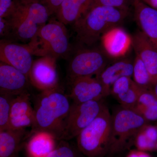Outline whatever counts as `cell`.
<instances>
[{
	"label": "cell",
	"mask_w": 157,
	"mask_h": 157,
	"mask_svg": "<svg viewBox=\"0 0 157 157\" xmlns=\"http://www.w3.org/2000/svg\"><path fill=\"white\" fill-rule=\"evenodd\" d=\"M71 105L68 97L58 88L42 92L34 107L32 133L45 132L52 135L56 140H62Z\"/></svg>",
	"instance_id": "cell-1"
},
{
	"label": "cell",
	"mask_w": 157,
	"mask_h": 157,
	"mask_svg": "<svg viewBox=\"0 0 157 157\" xmlns=\"http://www.w3.org/2000/svg\"><path fill=\"white\" fill-rule=\"evenodd\" d=\"M128 13L114 7L94 5L73 24L77 42L88 47L94 45L107 32L119 27Z\"/></svg>",
	"instance_id": "cell-2"
},
{
	"label": "cell",
	"mask_w": 157,
	"mask_h": 157,
	"mask_svg": "<svg viewBox=\"0 0 157 157\" xmlns=\"http://www.w3.org/2000/svg\"><path fill=\"white\" fill-rule=\"evenodd\" d=\"M50 15L40 0H14L6 19L10 25L11 35L22 41L31 42Z\"/></svg>",
	"instance_id": "cell-3"
},
{
	"label": "cell",
	"mask_w": 157,
	"mask_h": 157,
	"mask_svg": "<svg viewBox=\"0 0 157 157\" xmlns=\"http://www.w3.org/2000/svg\"><path fill=\"white\" fill-rule=\"evenodd\" d=\"M111 114L107 106L89 125L78 135V151L87 157H103L109 152Z\"/></svg>",
	"instance_id": "cell-4"
},
{
	"label": "cell",
	"mask_w": 157,
	"mask_h": 157,
	"mask_svg": "<svg viewBox=\"0 0 157 157\" xmlns=\"http://www.w3.org/2000/svg\"><path fill=\"white\" fill-rule=\"evenodd\" d=\"M148 121L133 109L121 106L111 114V132L109 153L128 148L147 125Z\"/></svg>",
	"instance_id": "cell-5"
},
{
	"label": "cell",
	"mask_w": 157,
	"mask_h": 157,
	"mask_svg": "<svg viewBox=\"0 0 157 157\" xmlns=\"http://www.w3.org/2000/svg\"><path fill=\"white\" fill-rule=\"evenodd\" d=\"M33 54L57 59L68 54L70 39L65 25L57 19H51L39 29L29 44Z\"/></svg>",
	"instance_id": "cell-6"
},
{
	"label": "cell",
	"mask_w": 157,
	"mask_h": 157,
	"mask_svg": "<svg viewBox=\"0 0 157 157\" xmlns=\"http://www.w3.org/2000/svg\"><path fill=\"white\" fill-rule=\"evenodd\" d=\"M102 100L71 105L65 123L62 140L76 137L94 120L106 107Z\"/></svg>",
	"instance_id": "cell-7"
},
{
	"label": "cell",
	"mask_w": 157,
	"mask_h": 157,
	"mask_svg": "<svg viewBox=\"0 0 157 157\" xmlns=\"http://www.w3.org/2000/svg\"><path fill=\"white\" fill-rule=\"evenodd\" d=\"M105 51L96 48L77 50L70 62L68 74L70 79L97 76L109 63Z\"/></svg>",
	"instance_id": "cell-8"
},
{
	"label": "cell",
	"mask_w": 157,
	"mask_h": 157,
	"mask_svg": "<svg viewBox=\"0 0 157 157\" xmlns=\"http://www.w3.org/2000/svg\"><path fill=\"white\" fill-rule=\"evenodd\" d=\"M70 80V96L74 104L101 101L110 94V90L96 77H78Z\"/></svg>",
	"instance_id": "cell-9"
},
{
	"label": "cell",
	"mask_w": 157,
	"mask_h": 157,
	"mask_svg": "<svg viewBox=\"0 0 157 157\" xmlns=\"http://www.w3.org/2000/svg\"><path fill=\"white\" fill-rule=\"evenodd\" d=\"M56 60L47 56L33 61L29 78L34 86L42 92L58 88L59 76Z\"/></svg>",
	"instance_id": "cell-10"
},
{
	"label": "cell",
	"mask_w": 157,
	"mask_h": 157,
	"mask_svg": "<svg viewBox=\"0 0 157 157\" xmlns=\"http://www.w3.org/2000/svg\"><path fill=\"white\" fill-rule=\"evenodd\" d=\"M33 51L29 45H20L6 40H1V62L16 68L29 78L33 63Z\"/></svg>",
	"instance_id": "cell-11"
},
{
	"label": "cell",
	"mask_w": 157,
	"mask_h": 157,
	"mask_svg": "<svg viewBox=\"0 0 157 157\" xmlns=\"http://www.w3.org/2000/svg\"><path fill=\"white\" fill-rule=\"evenodd\" d=\"M30 96V94L26 92L13 98L9 129L22 130L33 125L34 108L31 104Z\"/></svg>",
	"instance_id": "cell-12"
},
{
	"label": "cell",
	"mask_w": 157,
	"mask_h": 157,
	"mask_svg": "<svg viewBox=\"0 0 157 157\" xmlns=\"http://www.w3.org/2000/svg\"><path fill=\"white\" fill-rule=\"evenodd\" d=\"M29 77L14 67L0 63V93L14 97L27 91Z\"/></svg>",
	"instance_id": "cell-13"
},
{
	"label": "cell",
	"mask_w": 157,
	"mask_h": 157,
	"mask_svg": "<svg viewBox=\"0 0 157 157\" xmlns=\"http://www.w3.org/2000/svg\"><path fill=\"white\" fill-rule=\"evenodd\" d=\"M132 41L135 53L146 66L154 86L157 82V48L142 32L136 33Z\"/></svg>",
	"instance_id": "cell-14"
},
{
	"label": "cell",
	"mask_w": 157,
	"mask_h": 157,
	"mask_svg": "<svg viewBox=\"0 0 157 157\" xmlns=\"http://www.w3.org/2000/svg\"><path fill=\"white\" fill-rule=\"evenodd\" d=\"M135 19L145 36L157 48V10L141 0H136L134 5Z\"/></svg>",
	"instance_id": "cell-15"
},
{
	"label": "cell",
	"mask_w": 157,
	"mask_h": 157,
	"mask_svg": "<svg viewBox=\"0 0 157 157\" xmlns=\"http://www.w3.org/2000/svg\"><path fill=\"white\" fill-rule=\"evenodd\" d=\"M105 52L109 56L118 58L123 56L132 45V38L126 31L120 27L113 29L101 39Z\"/></svg>",
	"instance_id": "cell-16"
},
{
	"label": "cell",
	"mask_w": 157,
	"mask_h": 157,
	"mask_svg": "<svg viewBox=\"0 0 157 157\" xmlns=\"http://www.w3.org/2000/svg\"><path fill=\"white\" fill-rule=\"evenodd\" d=\"M93 0H63L57 11V19L65 25L73 23L94 6Z\"/></svg>",
	"instance_id": "cell-17"
},
{
	"label": "cell",
	"mask_w": 157,
	"mask_h": 157,
	"mask_svg": "<svg viewBox=\"0 0 157 157\" xmlns=\"http://www.w3.org/2000/svg\"><path fill=\"white\" fill-rule=\"evenodd\" d=\"M134 62L128 59L114 60L109 63L96 77L109 90L113 84L123 77L132 78Z\"/></svg>",
	"instance_id": "cell-18"
},
{
	"label": "cell",
	"mask_w": 157,
	"mask_h": 157,
	"mask_svg": "<svg viewBox=\"0 0 157 157\" xmlns=\"http://www.w3.org/2000/svg\"><path fill=\"white\" fill-rule=\"evenodd\" d=\"M56 139L43 132L33 133L26 145L28 157H46L56 148Z\"/></svg>",
	"instance_id": "cell-19"
},
{
	"label": "cell",
	"mask_w": 157,
	"mask_h": 157,
	"mask_svg": "<svg viewBox=\"0 0 157 157\" xmlns=\"http://www.w3.org/2000/svg\"><path fill=\"white\" fill-rule=\"evenodd\" d=\"M25 134V129L0 132V157H17Z\"/></svg>",
	"instance_id": "cell-20"
},
{
	"label": "cell",
	"mask_w": 157,
	"mask_h": 157,
	"mask_svg": "<svg viewBox=\"0 0 157 157\" xmlns=\"http://www.w3.org/2000/svg\"><path fill=\"white\" fill-rule=\"evenodd\" d=\"M132 109L148 121L157 120V99L152 90L141 88L137 103Z\"/></svg>",
	"instance_id": "cell-21"
},
{
	"label": "cell",
	"mask_w": 157,
	"mask_h": 157,
	"mask_svg": "<svg viewBox=\"0 0 157 157\" xmlns=\"http://www.w3.org/2000/svg\"><path fill=\"white\" fill-rule=\"evenodd\" d=\"M133 79L141 88L151 90L153 86L151 78L146 66L141 59L136 55L134 61Z\"/></svg>",
	"instance_id": "cell-22"
},
{
	"label": "cell",
	"mask_w": 157,
	"mask_h": 157,
	"mask_svg": "<svg viewBox=\"0 0 157 157\" xmlns=\"http://www.w3.org/2000/svg\"><path fill=\"white\" fill-rule=\"evenodd\" d=\"M0 132L9 130L11 104L14 96L0 93Z\"/></svg>",
	"instance_id": "cell-23"
},
{
	"label": "cell",
	"mask_w": 157,
	"mask_h": 157,
	"mask_svg": "<svg viewBox=\"0 0 157 157\" xmlns=\"http://www.w3.org/2000/svg\"><path fill=\"white\" fill-rule=\"evenodd\" d=\"M46 157H79L78 151L68 142L61 140L56 148Z\"/></svg>",
	"instance_id": "cell-24"
},
{
	"label": "cell",
	"mask_w": 157,
	"mask_h": 157,
	"mask_svg": "<svg viewBox=\"0 0 157 157\" xmlns=\"http://www.w3.org/2000/svg\"><path fill=\"white\" fill-rule=\"evenodd\" d=\"M136 0H93L94 5L114 7L128 11L130 6L134 7Z\"/></svg>",
	"instance_id": "cell-25"
},
{
	"label": "cell",
	"mask_w": 157,
	"mask_h": 157,
	"mask_svg": "<svg viewBox=\"0 0 157 157\" xmlns=\"http://www.w3.org/2000/svg\"><path fill=\"white\" fill-rule=\"evenodd\" d=\"M143 130L138 134L135 140L137 148L141 151L153 149L155 147L156 143L150 141L147 139Z\"/></svg>",
	"instance_id": "cell-26"
},
{
	"label": "cell",
	"mask_w": 157,
	"mask_h": 157,
	"mask_svg": "<svg viewBox=\"0 0 157 157\" xmlns=\"http://www.w3.org/2000/svg\"><path fill=\"white\" fill-rule=\"evenodd\" d=\"M14 0H0V17L6 18L11 11Z\"/></svg>",
	"instance_id": "cell-27"
},
{
	"label": "cell",
	"mask_w": 157,
	"mask_h": 157,
	"mask_svg": "<svg viewBox=\"0 0 157 157\" xmlns=\"http://www.w3.org/2000/svg\"><path fill=\"white\" fill-rule=\"evenodd\" d=\"M63 0H40L48 9L50 15L56 14L58 9Z\"/></svg>",
	"instance_id": "cell-28"
},
{
	"label": "cell",
	"mask_w": 157,
	"mask_h": 157,
	"mask_svg": "<svg viewBox=\"0 0 157 157\" xmlns=\"http://www.w3.org/2000/svg\"><path fill=\"white\" fill-rule=\"evenodd\" d=\"M144 133L150 141L156 143L157 141V130L155 127L147 125L143 130Z\"/></svg>",
	"instance_id": "cell-29"
},
{
	"label": "cell",
	"mask_w": 157,
	"mask_h": 157,
	"mask_svg": "<svg viewBox=\"0 0 157 157\" xmlns=\"http://www.w3.org/2000/svg\"><path fill=\"white\" fill-rule=\"evenodd\" d=\"M11 35L10 25L6 18L0 17V35L1 37H6Z\"/></svg>",
	"instance_id": "cell-30"
},
{
	"label": "cell",
	"mask_w": 157,
	"mask_h": 157,
	"mask_svg": "<svg viewBox=\"0 0 157 157\" xmlns=\"http://www.w3.org/2000/svg\"><path fill=\"white\" fill-rule=\"evenodd\" d=\"M147 6L157 10V0H141Z\"/></svg>",
	"instance_id": "cell-31"
},
{
	"label": "cell",
	"mask_w": 157,
	"mask_h": 157,
	"mask_svg": "<svg viewBox=\"0 0 157 157\" xmlns=\"http://www.w3.org/2000/svg\"><path fill=\"white\" fill-rule=\"evenodd\" d=\"M152 90L153 92L155 95V96L156 98L157 99V82L154 85Z\"/></svg>",
	"instance_id": "cell-32"
},
{
	"label": "cell",
	"mask_w": 157,
	"mask_h": 157,
	"mask_svg": "<svg viewBox=\"0 0 157 157\" xmlns=\"http://www.w3.org/2000/svg\"><path fill=\"white\" fill-rule=\"evenodd\" d=\"M138 155H139V157H150L148 154L142 151L138 152Z\"/></svg>",
	"instance_id": "cell-33"
},
{
	"label": "cell",
	"mask_w": 157,
	"mask_h": 157,
	"mask_svg": "<svg viewBox=\"0 0 157 157\" xmlns=\"http://www.w3.org/2000/svg\"><path fill=\"white\" fill-rule=\"evenodd\" d=\"M128 157H139L138 152H133L128 156Z\"/></svg>",
	"instance_id": "cell-34"
},
{
	"label": "cell",
	"mask_w": 157,
	"mask_h": 157,
	"mask_svg": "<svg viewBox=\"0 0 157 157\" xmlns=\"http://www.w3.org/2000/svg\"><path fill=\"white\" fill-rule=\"evenodd\" d=\"M155 148H156L157 149V141L156 142V143L155 147Z\"/></svg>",
	"instance_id": "cell-35"
},
{
	"label": "cell",
	"mask_w": 157,
	"mask_h": 157,
	"mask_svg": "<svg viewBox=\"0 0 157 157\" xmlns=\"http://www.w3.org/2000/svg\"></svg>",
	"instance_id": "cell-36"
}]
</instances>
